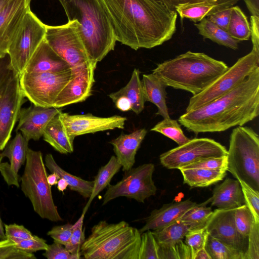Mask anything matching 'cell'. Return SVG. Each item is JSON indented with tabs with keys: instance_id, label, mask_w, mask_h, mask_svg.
<instances>
[{
	"instance_id": "obj_1",
	"label": "cell",
	"mask_w": 259,
	"mask_h": 259,
	"mask_svg": "<svg viewBox=\"0 0 259 259\" xmlns=\"http://www.w3.org/2000/svg\"><path fill=\"white\" fill-rule=\"evenodd\" d=\"M116 41L137 50L170 39L177 13L155 0H102Z\"/></svg>"
},
{
	"instance_id": "obj_2",
	"label": "cell",
	"mask_w": 259,
	"mask_h": 259,
	"mask_svg": "<svg viewBox=\"0 0 259 259\" xmlns=\"http://www.w3.org/2000/svg\"><path fill=\"white\" fill-rule=\"evenodd\" d=\"M259 114V67L241 83L214 100L186 112L179 122L196 134L243 126Z\"/></svg>"
},
{
	"instance_id": "obj_3",
	"label": "cell",
	"mask_w": 259,
	"mask_h": 259,
	"mask_svg": "<svg viewBox=\"0 0 259 259\" xmlns=\"http://www.w3.org/2000/svg\"><path fill=\"white\" fill-rule=\"evenodd\" d=\"M58 1L68 21L78 23V33L91 61H102L117 41L102 0Z\"/></svg>"
},
{
	"instance_id": "obj_4",
	"label": "cell",
	"mask_w": 259,
	"mask_h": 259,
	"mask_svg": "<svg viewBox=\"0 0 259 259\" xmlns=\"http://www.w3.org/2000/svg\"><path fill=\"white\" fill-rule=\"evenodd\" d=\"M228 66L203 53L188 51L157 65L152 74L167 87L196 95L224 73Z\"/></svg>"
},
{
	"instance_id": "obj_5",
	"label": "cell",
	"mask_w": 259,
	"mask_h": 259,
	"mask_svg": "<svg viewBox=\"0 0 259 259\" xmlns=\"http://www.w3.org/2000/svg\"><path fill=\"white\" fill-rule=\"evenodd\" d=\"M141 236L138 229L124 221H101L91 228L81 253L86 259H139Z\"/></svg>"
},
{
	"instance_id": "obj_6",
	"label": "cell",
	"mask_w": 259,
	"mask_h": 259,
	"mask_svg": "<svg viewBox=\"0 0 259 259\" xmlns=\"http://www.w3.org/2000/svg\"><path fill=\"white\" fill-rule=\"evenodd\" d=\"M227 170L259 191V136L252 128L239 126L230 135Z\"/></svg>"
},
{
	"instance_id": "obj_7",
	"label": "cell",
	"mask_w": 259,
	"mask_h": 259,
	"mask_svg": "<svg viewBox=\"0 0 259 259\" xmlns=\"http://www.w3.org/2000/svg\"><path fill=\"white\" fill-rule=\"evenodd\" d=\"M47 176L41 152L28 148L24 170L20 178L21 190L40 217L52 222L62 221Z\"/></svg>"
},
{
	"instance_id": "obj_8",
	"label": "cell",
	"mask_w": 259,
	"mask_h": 259,
	"mask_svg": "<svg viewBox=\"0 0 259 259\" xmlns=\"http://www.w3.org/2000/svg\"><path fill=\"white\" fill-rule=\"evenodd\" d=\"M259 67V53L242 57L200 93L190 98L186 112L198 109L230 92Z\"/></svg>"
},
{
	"instance_id": "obj_9",
	"label": "cell",
	"mask_w": 259,
	"mask_h": 259,
	"mask_svg": "<svg viewBox=\"0 0 259 259\" xmlns=\"http://www.w3.org/2000/svg\"><path fill=\"white\" fill-rule=\"evenodd\" d=\"M46 26L31 10L25 15L8 52L12 69L20 75L44 40Z\"/></svg>"
},
{
	"instance_id": "obj_10",
	"label": "cell",
	"mask_w": 259,
	"mask_h": 259,
	"mask_svg": "<svg viewBox=\"0 0 259 259\" xmlns=\"http://www.w3.org/2000/svg\"><path fill=\"white\" fill-rule=\"evenodd\" d=\"M72 76L71 68L53 72H23L20 75L22 91L33 105L54 107L59 94Z\"/></svg>"
},
{
	"instance_id": "obj_11",
	"label": "cell",
	"mask_w": 259,
	"mask_h": 259,
	"mask_svg": "<svg viewBox=\"0 0 259 259\" xmlns=\"http://www.w3.org/2000/svg\"><path fill=\"white\" fill-rule=\"evenodd\" d=\"M154 170V164L149 163L124 171L120 181L107 186L103 197L102 205L119 197H125L144 203L146 199L154 196L157 191L152 178Z\"/></svg>"
},
{
	"instance_id": "obj_12",
	"label": "cell",
	"mask_w": 259,
	"mask_h": 259,
	"mask_svg": "<svg viewBox=\"0 0 259 259\" xmlns=\"http://www.w3.org/2000/svg\"><path fill=\"white\" fill-rule=\"evenodd\" d=\"M77 21L58 26H46L45 40L71 68L92 62L79 34Z\"/></svg>"
},
{
	"instance_id": "obj_13",
	"label": "cell",
	"mask_w": 259,
	"mask_h": 259,
	"mask_svg": "<svg viewBox=\"0 0 259 259\" xmlns=\"http://www.w3.org/2000/svg\"><path fill=\"white\" fill-rule=\"evenodd\" d=\"M227 155V150L220 143L201 138L190 139L186 143L161 154L159 159L164 167L180 170L202 160Z\"/></svg>"
},
{
	"instance_id": "obj_14",
	"label": "cell",
	"mask_w": 259,
	"mask_h": 259,
	"mask_svg": "<svg viewBox=\"0 0 259 259\" xmlns=\"http://www.w3.org/2000/svg\"><path fill=\"white\" fill-rule=\"evenodd\" d=\"M20 84V75L14 72L0 87V151L8 144L26 101Z\"/></svg>"
},
{
	"instance_id": "obj_15",
	"label": "cell",
	"mask_w": 259,
	"mask_h": 259,
	"mask_svg": "<svg viewBox=\"0 0 259 259\" xmlns=\"http://www.w3.org/2000/svg\"><path fill=\"white\" fill-rule=\"evenodd\" d=\"M96 65L97 64L91 62L71 68L72 76L59 94L54 107L62 108L82 102L91 96L95 82L94 72Z\"/></svg>"
},
{
	"instance_id": "obj_16",
	"label": "cell",
	"mask_w": 259,
	"mask_h": 259,
	"mask_svg": "<svg viewBox=\"0 0 259 259\" xmlns=\"http://www.w3.org/2000/svg\"><path fill=\"white\" fill-rule=\"evenodd\" d=\"M60 116L67 133L73 138L87 134L123 129L127 120L125 117L119 115L103 117L90 113L70 114L62 112Z\"/></svg>"
},
{
	"instance_id": "obj_17",
	"label": "cell",
	"mask_w": 259,
	"mask_h": 259,
	"mask_svg": "<svg viewBox=\"0 0 259 259\" xmlns=\"http://www.w3.org/2000/svg\"><path fill=\"white\" fill-rule=\"evenodd\" d=\"M235 209H215L205 227L209 236L245 253L247 248L248 238L242 236L236 229Z\"/></svg>"
},
{
	"instance_id": "obj_18",
	"label": "cell",
	"mask_w": 259,
	"mask_h": 259,
	"mask_svg": "<svg viewBox=\"0 0 259 259\" xmlns=\"http://www.w3.org/2000/svg\"><path fill=\"white\" fill-rule=\"evenodd\" d=\"M31 0H10L0 12V57L7 54L9 47L26 13Z\"/></svg>"
},
{
	"instance_id": "obj_19",
	"label": "cell",
	"mask_w": 259,
	"mask_h": 259,
	"mask_svg": "<svg viewBox=\"0 0 259 259\" xmlns=\"http://www.w3.org/2000/svg\"><path fill=\"white\" fill-rule=\"evenodd\" d=\"M62 110V108L43 107L33 104L27 108H21L16 131H19L28 141H37L42 137L48 123Z\"/></svg>"
},
{
	"instance_id": "obj_20",
	"label": "cell",
	"mask_w": 259,
	"mask_h": 259,
	"mask_svg": "<svg viewBox=\"0 0 259 259\" xmlns=\"http://www.w3.org/2000/svg\"><path fill=\"white\" fill-rule=\"evenodd\" d=\"M28 142L20 132L8 143L1 153L2 158H8L10 163H1L0 172L9 186L19 187L18 171L26 161Z\"/></svg>"
},
{
	"instance_id": "obj_21",
	"label": "cell",
	"mask_w": 259,
	"mask_h": 259,
	"mask_svg": "<svg viewBox=\"0 0 259 259\" xmlns=\"http://www.w3.org/2000/svg\"><path fill=\"white\" fill-rule=\"evenodd\" d=\"M198 204L188 199L163 204L160 208L152 210L146 219V223L139 230L141 234L147 230H155L164 227L179 220L190 209Z\"/></svg>"
},
{
	"instance_id": "obj_22",
	"label": "cell",
	"mask_w": 259,
	"mask_h": 259,
	"mask_svg": "<svg viewBox=\"0 0 259 259\" xmlns=\"http://www.w3.org/2000/svg\"><path fill=\"white\" fill-rule=\"evenodd\" d=\"M147 133L145 128H141L128 134L121 133L116 138L109 142L113 146L115 156L123 171L128 170L133 167L137 151Z\"/></svg>"
},
{
	"instance_id": "obj_23",
	"label": "cell",
	"mask_w": 259,
	"mask_h": 259,
	"mask_svg": "<svg viewBox=\"0 0 259 259\" xmlns=\"http://www.w3.org/2000/svg\"><path fill=\"white\" fill-rule=\"evenodd\" d=\"M71 68L69 65L48 45L45 39L29 60L23 72H53Z\"/></svg>"
},
{
	"instance_id": "obj_24",
	"label": "cell",
	"mask_w": 259,
	"mask_h": 259,
	"mask_svg": "<svg viewBox=\"0 0 259 259\" xmlns=\"http://www.w3.org/2000/svg\"><path fill=\"white\" fill-rule=\"evenodd\" d=\"M207 202H210L211 206L224 209H235L245 204L239 181L226 179L213 189L212 195Z\"/></svg>"
},
{
	"instance_id": "obj_25",
	"label": "cell",
	"mask_w": 259,
	"mask_h": 259,
	"mask_svg": "<svg viewBox=\"0 0 259 259\" xmlns=\"http://www.w3.org/2000/svg\"><path fill=\"white\" fill-rule=\"evenodd\" d=\"M60 113L54 116L48 123L44 131L42 137L44 141L60 153H72L74 150V138L71 137L67 133Z\"/></svg>"
},
{
	"instance_id": "obj_26",
	"label": "cell",
	"mask_w": 259,
	"mask_h": 259,
	"mask_svg": "<svg viewBox=\"0 0 259 259\" xmlns=\"http://www.w3.org/2000/svg\"><path fill=\"white\" fill-rule=\"evenodd\" d=\"M141 81L145 101L157 107L156 115L163 118H169L166 101L167 86L152 73L143 74Z\"/></svg>"
},
{
	"instance_id": "obj_27",
	"label": "cell",
	"mask_w": 259,
	"mask_h": 259,
	"mask_svg": "<svg viewBox=\"0 0 259 259\" xmlns=\"http://www.w3.org/2000/svg\"><path fill=\"white\" fill-rule=\"evenodd\" d=\"M140 74L139 70L135 68L128 83L118 91L112 93L109 95L112 101L120 96L127 98L132 105L131 110L136 114L142 112L146 102Z\"/></svg>"
},
{
	"instance_id": "obj_28",
	"label": "cell",
	"mask_w": 259,
	"mask_h": 259,
	"mask_svg": "<svg viewBox=\"0 0 259 259\" xmlns=\"http://www.w3.org/2000/svg\"><path fill=\"white\" fill-rule=\"evenodd\" d=\"M45 164L51 172L55 173L59 178L66 180L71 190L78 193L84 198H90L93 189V181H87L67 172L57 164L50 153L46 155Z\"/></svg>"
},
{
	"instance_id": "obj_29",
	"label": "cell",
	"mask_w": 259,
	"mask_h": 259,
	"mask_svg": "<svg viewBox=\"0 0 259 259\" xmlns=\"http://www.w3.org/2000/svg\"><path fill=\"white\" fill-rule=\"evenodd\" d=\"M184 184L191 188L208 187L222 181L226 170L206 168L181 169Z\"/></svg>"
},
{
	"instance_id": "obj_30",
	"label": "cell",
	"mask_w": 259,
	"mask_h": 259,
	"mask_svg": "<svg viewBox=\"0 0 259 259\" xmlns=\"http://www.w3.org/2000/svg\"><path fill=\"white\" fill-rule=\"evenodd\" d=\"M194 25L197 28L199 34L204 38L209 39L220 45L233 50L238 49L239 41L232 38L227 31L213 23L207 18H204Z\"/></svg>"
},
{
	"instance_id": "obj_31",
	"label": "cell",
	"mask_w": 259,
	"mask_h": 259,
	"mask_svg": "<svg viewBox=\"0 0 259 259\" xmlns=\"http://www.w3.org/2000/svg\"><path fill=\"white\" fill-rule=\"evenodd\" d=\"M121 168V164L114 155L110 157L105 165L101 167L93 181V191L83 210L87 211L94 199L110 184L112 178Z\"/></svg>"
},
{
	"instance_id": "obj_32",
	"label": "cell",
	"mask_w": 259,
	"mask_h": 259,
	"mask_svg": "<svg viewBox=\"0 0 259 259\" xmlns=\"http://www.w3.org/2000/svg\"><path fill=\"white\" fill-rule=\"evenodd\" d=\"M189 226L181 220H178L162 228L153 230V235L160 247L174 245L183 240Z\"/></svg>"
},
{
	"instance_id": "obj_33",
	"label": "cell",
	"mask_w": 259,
	"mask_h": 259,
	"mask_svg": "<svg viewBox=\"0 0 259 259\" xmlns=\"http://www.w3.org/2000/svg\"><path fill=\"white\" fill-rule=\"evenodd\" d=\"M227 31L234 39L247 40L250 36V24L238 6L231 7V12Z\"/></svg>"
},
{
	"instance_id": "obj_34",
	"label": "cell",
	"mask_w": 259,
	"mask_h": 259,
	"mask_svg": "<svg viewBox=\"0 0 259 259\" xmlns=\"http://www.w3.org/2000/svg\"><path fill=\"white\" fill-rule=\"evenodd\" d=\"M222 9L224 8L205 2H201L179 5L176 7L175 11L181 19L187 18L197 22L201 21L206 16Z\"/></svg>"
},
{
	"instance_id": "obj_35",
	"label": "cell",
	"mask_w": 259,
	"mask_h": 259,
	"mask_svg": "<svg viewBox=\"0 0 259 259\" xmlns=\"http://www.w3.org/2000/svg\"><path fill=\"white\" fill-rule=\"evenodd\" d=\"M205 248L211 259H245V253L208 235Z\"/></svg>"
},
{
	"instance_id": "obj_36",
	"label": "cell",
	"mask_w": 259,
	"mask_h": 259,
	"mask_svg": "<svg viewBox=\"0 0 259 259\" xmlns=\"http://www.w3.org/2000/svg\"><path fill=\"white\" fill-rule=\"evenodd\" d=\"M204 202L188 210L179 220L187 224L190 230L203 228L205 226L213 211L210 207H207Z\"/></svg>"
},
{
	"instance_id": "obj_37",
	"label": "cell",
	"mask_w": 259,
	"mask_h": 259,
	"mask_svg": "<svg viewBox=\"0 0 259 259\" xmlns=\"http://www.w3.org/2000/svg\"><path fill=\"white\" fill-rule=\"evenodd\" d=\"M151 131L162 134L174 141L179 146L186 143L190 140L184 135L177 120L170 117L163 118L154 126Z\"/></svg>"
},
{
	"instance_id": "obj_38",
	"label": "cell",
	"mask_w": 259,
	"mask_h": 259,
	"mask_svg": "<svg viewBox=\"0 0 259 259\" xmlns=\"http://www.w3.org/2000/svg\"><path fill=\"white\" fill-rule=\"evenodd\" d=\"M159 246L151 230L141 234L139 259H159Z\"/></svg>"
},
{
	"instance_id": "obj_39",
	"label": "cell",
	"mask_w": 259,
	"mask_h": 259,
	"mask_svg": "<svg viewBox=\"0 0 259 259\" xmlns=\"http://www.w3.org/2000/svg\"><path fill=\"white\" fill-rule=\"evenodd\" d=\"M87 212L83 210L80 218L74 224V228L68 242L65 245V248L72 254L81 257V247L85 240L83 230V219Z\"/></svg>"
},
{
	"instance_id": "obj_40",
	"label": "cell",
	"mask_w": 259,
	"mask_h": 259,
	"mask_svg": "<svg viewBox=\"0 0 259 259\" xmlns=\"http://www.w3.org/2000/svg\"><path fill=\"white\" fill-rule=\"evenodd\" d=\"M234 221L238 232L242 236L248 238L254 219L250 210L245 204L235 208Z\"/></svg>"
},
{
	"instance_id": "obj_41",
	"label": "cell",
	"mask_w": 259,
	"mask_h": 259,
	"mask_svg": "<svg viewBox=\"0 0 259 259\" xmlns=\"http://www.w3.org/2000/svg\"><path fill=\"white\" fill-rule=\"evenodd\" d=\"M208 233L205 227L190 230L185 236V242L191 250V259L195 257L201 249L204 248Z\"/></svg>"
},
{
	"instance_id": "obj_42",
	"label": "cell",
	"mask_w": 259,
	"mask_h": 259,
	"mask_svg": "<svg viewBox=\"0 0 259 259\" xmlns=\"http://www.w3.org/2000/svg\"><path fill=\"white\" fill-rule=\"evenodd\" d=\"M32 252H26L16 246L13 241L6 239L0 241V259H35Z\"/></svg>"
},
{
	"instance_id": "obj_43",
	"label": "cell",
	"mask_w": 259,
	"mask_h": 259,
	"mask_svg": "<svg viewBox=\"0 0 259 259\" xmlns=\"http://www.w3.org/2000/svg\"><path fill=\"white\" fill-rule=\"evenodd\" d=\"M159 258L191 259V250L182 240L172 245L159 246Z\"/></svg>"
},
{
	"instance_id": "obj_44",
	"label": "cell",
	"mask_w": 259,
	"mask_h": 259,
	"mask_svg": "<svg viewBox=\"0 0 259 259\" xmlns=\"http://www.w3.org/2000/svg\"><path fill=\"white\" fill-rule=\"evenodd\" d=\"M242 189L245 204L252 213L254 221L259 223V191L242 180H238Z\"/></svg>"
},
{
	"instance_id": "obj_45",
	"label": "cell",
	"mask_w": 259,
	"mask_h": 259,
	"mask_svg": "<svg viewBox=\"0 0 259 259\" xmlns=\"http://www.w3.org/2000/svg\"><path fill=\"white\" fill-rule=\"evenodd\" d=\"M164 6L168 10L176 11V7L181 4L186 3H197L205 2L208 4L217 6L223 8L233 6L241 0H155Z\"/></svg>"
},
{
	"instance_id": "obj_46",
	"label": "cell",
	"mask_w": 259,
	"mask_h": 259,
	"mask_svg": "<svg viewBox=\"0 0 259 259\" xmlns=\"http://www.w3.org/2000/svg\"><path fill=\"white\" fill-rule=\"evenodd\" d=\"M245 259H259V223L255 221L248 237Z\"/></svg>"
},
{
	"instance_id": "obj_47",
	"label": "cell",
	"mask_w": 259,
	"mask_h": 259,
	"mask_svg": "<svg viewBox=\"0 0 259 259\" xmlns=\"http://www.w3.org/2000/svg\"><path fill=\"white\" fill-rule=\"evenodd\" d=\"M42 254L48 259H79L81 257L70 253L64 245L54 241L48 245L47 249Z\"/></svg>"
},
{
	"instance_id": "obj_48",
	"label": "cell",
	"mask_w": 259,
	"mask_h": 259,
	"mask_svg": "<svg viewBox=\"0 0 259 259\" xmlns=\"http://www.w3.org/2000/svg\"><path fill=\"white\" fill-rule=\"evenodd\" d=\"M191 168L225 169L227 171V157L225 156L206 159L187 165L182 169Z\"/></svg>"
},
{
	"instance_id": "obj_49",
	"label": "cell",
	"mask_w": 259,
	"mask_h": 259,
	"mask_svg": "<svg viewBox=\"0 0 259 259\" xmlns=\"http://www.w3.org/2000/svg\"><path fill=\"white\" fill-rule=\"evenodd\" d=\"M74 224L67 223L62 225L53 227L47 233L54 241L65 245L69 241L72 234Z\"/></svg>"
},
{
	"instance_id": "obj_50",
	"label": "cell",
	"mask_w": 259,
	"mask_h": 259,
	"mask_svg": "<svg viewBox=\"0 0 259 259\" xmlns=\"http://www.w3.org/2000/svg\"><path fill=\"white\" fill-rule=\"evenodd\" d=\"M4 226L7 239L15 243L29 239L33 236L32 233L22 225L13 224H5Z\"/></svg>"
},
{
	"instance_id": "obj_51",
	"label": "cell",
	"mask_w": 259,
	"mask_h": 259,
	"mask_svg": "<svg viewBox=\"0 0 259 259\" xmlns=\"http://www.w3.org/2000/svg\"><path fill=\"white\" fill-rule=\"evenodd\" d=\"M16 245L18 248L32 253L39 250H46L48 247L45 240L34 235L31 238L18 242Z\"/></svg>"
},
{
	"instance_id": "obj_52",
	"label": "cell",
	"mask_w": 259,
	"mask_h": 259,
	"mask_svg": "<svg viewBox=\"0 0 259 259\" xmlns=\"http://www.w3.org/2000/svg\"><path fill=\"white\" fill-rule=\"evenodd\" d=\"M231 12V7H227L209 15L207 18L213 23L222 29L227 31Z\"/></svg>"
},
{
	"instance_id": "obj_53",
	"label": "cell",
	"mask_w": 259,
	"mask_h": 259,
	"mask_svg": "<svg viewBox=\"0 0 259 259\" xmlns=\"http://www.w3.org/2000/svg\"><path fill=\"white\" fill-rule=\"evenodd\" d=\"M14 72L11 67L8 54L3 58L0 57V87Z\"/></svg>"
},
{
	"instance_id": "obj_54",
	"label": "cell",
	"mask_w": 259,
	"mask_h": 259,
	"mask_svg": "<svg viewBox=\"0 0 259 259\" xmlns=\"http://www.w3.org/2000/svg\"><path fill=\"white\" fill-rule=\"evenodd\" d=\"M250 27L252 50L259 53V16H251Z\"/></svg>"
},
{
	"instance_id": "obj_55",
	"label": "cell",
	"mask_w": 259,
	"mask_h": 259,
	"mask_svg": "<svg viewBox=\"0 0 259 259\" xmlns=\"http://www.w3.org/2000/svg\"><path fill=\"white\" fill-rule=\"evenodd\" d=\"M113 102L114 103L116 108L121 111L125 112L131 110L132 105L131 102L125 97H119Z\"/></svg>"
},
{
	"instance_id": "obj_56",
	"label": "cell",
	"mask_w": 259,
	"mask_h": 259,
	"mask_svg": "<svg viewBox=\"0 0 259 259\" xmlns=\"http://www.w3.org/2000/svg\"><path fill=\"white\" fill-rule=\"evenodd\" d=\"M194 259H211V257L204 247L198 251Z\"/></svg>"
},
{
	"instance_id": "obj_57",
	"label": "cell",
	"mask_w": 259,
	"mask_h": 259,
	"mask_svg": "<svg viewBox=\"0 0 259 259\" xmlns=\"http://www.w3.org/2000/svg\"><path fill=\"white\" fill-rule=\"evenodd\" d=\"M59 179L58 175L53 172L47 176L48 183L51 187L56 185Z\"/></svg>"
},
{
	"instance_id": "obj_58",
	"label": "cell",
	"mask_w": 259,
	"mask_h": 259,
	"mask_svg": "<svg viewBox=\"0 0 259 259\" xmlns=\"http://www.w3.org/2000/svg\"><path fill=\"white\" fill-rule=\"evenodd\" d=\"M57 185L58 190L62 192H63L68 186L67 182L62 178L58 180Z\"/></svg>"
},
{
	"instance_id": "obj_59",
	"label": "cell",
	"mask_w": 259,
	"mask_h": 259,
	"mask_svg": "<svg viewBox=\"0 0 259 259\" xmlns=\"http://www.w3.org/2000/svg\"><path fill=\"white\" fill-rule=\"evenodd\" d=\"M6 239H7V237L5 233L4 232V229L3 226V222L0 217V239L5 240Z\"/></svg>"
},
{
	"instance_id": "obj_60",
	"label": "cell",
	"mask_w": 259,
	"mask_h": 259,
	"mask_svg": "<svg viewBox=\"0 0 259 259\" xmlns=\"http://www.w3.org/2000/svg\"><path fill=\"white\" fill-rule=\"evenodd\" d=\"M10 0H0V12Z\"/></svg>"
},
{
	"instance_id": "obj_61",
	"label": "cell",
	"mask_w": 259,
	"mask_h": 259,
	"mask_svg": "<svg viewBox=\"0 0 259 259\" xmlns=\"http://www.w3.org/2000/svg\"><path fill=\"white\" fill-rule=\"evenodd\" d=\"M2 158H2V156H1V153H0V164H1V161H2Z\"/></svg>"
}]
</instances>
